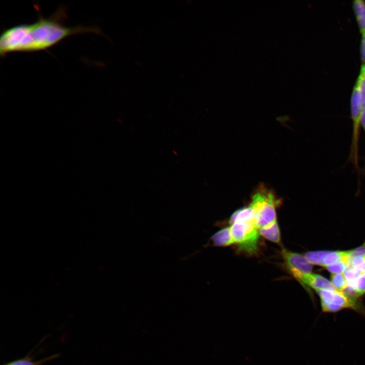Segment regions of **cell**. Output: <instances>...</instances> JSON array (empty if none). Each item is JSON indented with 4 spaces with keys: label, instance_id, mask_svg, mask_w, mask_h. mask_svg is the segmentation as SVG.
<instances>
[{
    "label": "cell",
    "instance_id": "obj_1",
    "mask_svg": "<svg viewBox=\"0 0 365 365\" xmlns=\"http://www.w3.org/2000/svg\"><path fill=\"white\" fill-rule=\"evenodd\" d=\"M66 16L65 8H61L47 18L40 16L33 23L19 24L5 29L0 38L1 56L14 52L46 50L72 35L102 33L96 27H67L63 23Z\"/></svg>",
    "mask_w": 365,
    "mask_h": 365
},
{
    "label": "cell",
    "instance_id": "obj_2",
    "mask_svg": "<svg viewBox=\"0 0 365 365\" xmlns=\"http://www.w3.org/2000/svg\"><path fill=\"white\" fill-rule=\"evenodd\" d=\"M365 106V82L360 72L350 98V115L352 123V134L349 161L353 165H358V143L361 118Z\"/></svg>",
    "mask_w": 365,
    "mask_h": 365
},
{
    "label": "cell",
    "instance_id": "obj_3",
    "mask_svg": "<svg viewBox=\"0 0 365 365\" xmlns=\"http://www.w3.org/2000/svg\"><path fill=\"white\" fill-rule=\"evenodd\" d=\"M280 200L272 191L264 186L260 187L252 197L249 205L254 216V223L258 229L277 221L276 208Z\"/></svg>",
    "mask_w": 365,
    "mask_h": 365
},
{
    "label": "cell",
    "instance_id": "obj_4",
    "mask_svg": "<svg viewBox=\"0 0 365 365\" xmlns=\"http://www.w3.org/2000/svg\"><path fill=\"white\" fill-rule=\"evenodd\" d=\"M318 295L322 311L335 313L344 309H351L365 317V307L357 299L349 297L337 290H315Z\"/></svg>",
    "mask_w": 365,
    "mask_h": 365
},
{
    "label": "cell",
    "instance_id": "obj_5",
    "mask_svg": "<svg viewBox=\"0 0 365 365\" xmlns=\"http://www.w3.org/2000/svg\"><path fill=\"white\" fill-rule=\"evenodd\" d=\"M230 228L239 250L249 255L258 252L260 235L254 221L235 223Z\"/></svg>",
    "mask_w": 365,
    "mask_h": 365
},
{
    "label": "cell",
    "instance_id": "obj_6",
    "mask_svg": "<svg viewBox=\"0 0 365 365\" xmlns=\"http://www.w3.org/2000/svg\"><path fill=\"white\" fill-rule=\"evenodd\" d=\"M281 253L286 268L296 279L302 274L312 273V265L304 256L284 248H282Z\"/></svg>",
    "mask_w": 365,
    "mask_h": 365
},
{
    "label": "cell",
    "instance_id": "obj_7",
    "mask_svg": "<svg viewBox=\"0 0 365 365\" xmlns=\"http://www.w3.org/2000/svg\"><path fill=\"white\" fill-rule=\"evenodd\" d=\"M296 280L308 291L311 297L310 287L315 290L317 289L337 290L331 281L317 274L311 273L302 274Z\"/></svg>",
    "mask_w": 365,
    "mask_h": 365
},
{
    "label": "cell",
    "instance_id": "obj_8",
    "mask_svg": "<svg viewBox=\"0 0 365 365\" xmlns=\"http://www.w3.org/2000/svg\"><path fill=\"white\" fill-rule=\"evenodd\" d=\"M210 240L215 246L225 247L234 244L230 227L223 228L215 233L211 237Z\"/></svg>",
    "mask_w": 365,
    "mask_h": 365
},
{
    "label": "cell",
    "instance_id": "obj_9",
    "mask_svg": "<svg viewBox=\"0 0 365 365\" xmlns=\"http://www.w3.org/2000/svg\"><path fill=\"white\" fill-rule=\"evenodd\" d=\"M260 235L275 243L281 242L280 231L277 221L259 229Z\"/></svg>",
    "mask_w": 365,
    "mask_h": 365
},
{
    "label": "cell",
    "instance_id": "obj_10",
    "mask_svg": "<svg viewBox=\"0 0 365 365\" xmlns=\"http://www.w3.org/2000/svg\"><path fill=\"white\" fill-rule=\"evenodd\" d=\"M249 221L254 222V212L249 205L236 210L229 218L230 225L237 222Z\"/></svg>",
    "mask_w": 365,
    "mask_h": 365
},
{
    "label": "cell",
    "instance_id": "obj_11",
    "mask_svg": "<svg viewBox=\"0 0 365 365\" xmlns=\"http://www.w3.org/2000/svg\"><path fill=\"white\" fill-rule=\"evenodd\" d=\"M353 9L360 31H365V1L355 0L353 2Z\"/></svg>",
    "mask_w": 365,
    "mask_h": 365
},
{
    "label": "cell",
    "instance_id": "obj_12",
    "mask_svg": "<svg viewBox=\"0 0 365 365\" xmlns=\"http://www.w3.org/2000/svg\"><path fill=\"white\" fill-rule=\"evenodd\" d=\"M327 251L326 250L310 251L306 252L304 256L310 264L322 266L323 259Z\"/></svg>",
    "mask_w": 365,
    "mask_h": 365
},
{
    "label": "cell",
    "instance_id": "obj_13",
    "mask_svg": "<svg viewBox=\"0 0 365 365\" xmlns=\"http://www.w3.org/2000/svg\"><path fill=\"white\" fill-rule=\"evenodd\" d=\"M331 281L335 288L343 292L348 286V284L343 273L332 274Z\"/></svg>",
    "mask_w": 365,
    "mask_h": 365
},
{
    "label": "cell",
    "instance_id": "obj_14",
    "mask_svg": "<svg viewBox=\"0 0 365 365\" xmlns=\"http://www.w3.org/2000/svg\"><path fill=\"white\" fill-rule=\"evenodd\" d=\"M362 273L363 272L360 269L354 268H348L343 273L348 286H351Z\"/></svg>",
    "mask_w": 365,
    "mask_h": 365
},
{
    "label": "cell",
    "instance_id": "obj_15",
    "mask_svg": "<svg viewBox=\"0 0 365 365\" xmlns=\"http://www.w3.org/2000/svg\"><path fill=\"white\" fill-rule=\"evenodd\" d=\"M350 287L354 289L357 298L365 294V272L362 273Z\"/></svg>",
    "mask_w": 365,
    "mask_h": 365
},
{
    "label": "cell",
    "instance_id": "obj_16",
    "mask_svg": "<svg viewBox=\"0 0 365 365\" xmlns=\"http://www.w3.org/2000/svg\"><path fill=\"white\" fill-rule=\"evenodd\" d=\"M57 356V355H55L37 361H34L30 358L27 357L11 361L6 365H40L45 361H48V360L53 359Z\"/></svg>",
    "mask_w": 365,
    "mask_h": 365
},
{
    "label": "cell",
    "instance_id": "obj_17",
    "mask_svg": "<svg viewBox=\"0 0 365 365\" xmlns=\"http://www.w3.org/2000/svg\"><path fill=\"white\" fill-rule=\"evenodd\" d=\"M325 268L332 274L343 273L348 268V264L346 262H339Z\"/></svg>",
    "mask_w": 365,
    "mask_h": 365
},
{
    "label": "cell",
    "instance_id": "obj_18",
    "mask_svg": "<svg viewBox=\"0 0 365 365\" xmlns=\"http://www.w3.org/2000/svg\"><path fill=\"white\" fill-rule=\"evenodd\" d=\"M357 256H365V243L355 249L350 250V258Z\"/></svg>",
    "mask_w": 365,
    "mask_h": 365
},
{
    "label": "cell",
    "instance_id": "obj_19",
    "mask_svg": "<svg viewBox=\"0 0 365 365\" xmlns=\"http://www.w3.org/2000/svg\"><path fill=\"white\" fill-rule=\"evenodd\" d=\"M360 44V57L362 62L365 63V31L363 32Z\"/></svg>",
    "mask_w": 365,
    "mask_h": 365
},
{
    "label": "cell",
    "instance_id": "obj_20",
    "mask_svg": "<svg viewBox=\"0 0 365 365\" xmlns=\"http://www.w3.org/2000/svg\"><path fill=\"white\" fill-rule=\"evenodd\" d=\"M361 127L362 128V129L364 132V134H365V106L363 108V111L362 113L361 118ZM363 171L364 172V174H365V157H364V166Z\"/></svg>",
    "mask_w": 365,
    "mask_h": 365
},
{
    "label": "cell",
    "instance_id": "obj_21",
    "mask_svg": "<svg viewBox=\"0 0 365 365\" xmlns=\"http://www.w3.org/2000/svg\"><path fill=\"white\" fill-rule=\"evenodd\" d=\"M360 71L361 72L363 76L365 82V63L361 65Z\"/></svg>",
    "mask_w": 365,
    "mask_h": 365
},
{
    "label": "cell",
    "instance_id": "obj_22",
    "mask_svg": "<svg viewBox=\"0 0 365 365\" xmlns=\"http://www.w3.org/2000/svg\"><path fill=\"white\" fill-rule=\"evenodd\" d=\"M359 269L361 270L363 272H365V261L364 264L362 265V266Z\"/></svg>",
    "mask_w": 365,
    "mask_h": 365
}]
</instances>
